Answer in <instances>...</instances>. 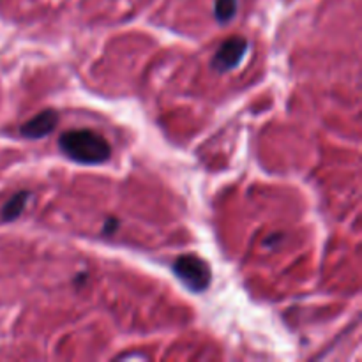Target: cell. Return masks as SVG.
<instances>
[{
    "mask_svg": "<svg viewBox=\"0 0 362 362\" xmlns=\"http://www.w3.org/2000/svg\"><path fill=\"white\" fill-rule=\"evenodd\" d=\"M64 154L81 165H101L112 158V147L99 133L92 129H71L59 138Z\"/></svg>",
    "mask_w": 362,
    "mask_h": 362,
    "instance_id": "1",
    "label": "cell"
},
{
    "mask_svg": "<svg viewBox=\"0 0 362 362\" xmlns=\"http://www.w3.org/2000/svg\"><path fill=\"white\" fill-rule=\"evenodd\" d=\"M173 272L189 290L200 293L211 285V267L197 255H182L173 264Z\"/></svg>",
    "mask_w": 362,
    "mask_h": 362,
    "instance_id": "2",
    "label": "cell"
},
{
    "mask_svg": "<svg viewBox=\"0 0 362 362\" xmlns=\"http://www.w3.org/2000/svg\"><path fill=\"white\" fill-rule=\"evenodd\" d=\"M247 41L244 37H230L219 46L216 52L214 59H212V67L218 73H228V71L235 69L240 62L244 60L247 53Z\"/></svg>",
    "mask_w": 362,
    "mask_h": 362,
    "instance_id": "3",
    "label": "cell"
},
{
    "mask_svg": "<svg viewBox=\"0 0 362 362\" xmlns=\"http://www.w3.org/2000/svg\"><path fill=\"white\" fill-rule=\"evenodd\" d=\"M57 122H59V113H57L55 110H45V112L37 113V115L32 117L28 122L23 124L21 134H23L25 138H30V140L45 138L46 134H49L55 129Z\"/></svg>",
    "mask_w": 362,
    "mask_h": 362,
    "instance_id": "4",
    "label": "cell"
},
{
    "mask_svg": "<svg viewBox=\"0 0 362 362\" xmlns=\"http://www.w3.org/2000/svg\"><path fill=\"white\" fill-rule=\"evenodd\" d=\"M28 198H30V193H28V191H20V193H16L14 197H11L9 202H7L2 209L4 221H13V219H16L18 216L23 212Z\"/></svg>",
    "mask_w": 362,
    "mask_h": 362,
    "instance_id": "5",
    "label": "cell"
},
{
    "mask_svg": "<svg viewBox=\"0 0 362 362\" xmlns=\"http://www.w3.org/2000/svg\"><path fill=\"white\" fill-rule=\"evenodd\" d=\"M237 14V0H216L214 16L219 23H228Z\"/></svg>",
    "mask_w": 362,
    "mask_h": 362,
    "instance_id": "6",
    "label": "cell"
},
{
    "mask_svg": "<svg viewBox=\"0 0 362 362\" xmlns=\"http://www.w3.org/2000/svg\"><path fill=\"white\" fill-rule=\"evenodd\" d=\"M117 226H119V223H117V219H108V221H106V225H105V232L113 233V232H115Z\"/></svg>",
    "mask_w": 362,
    "mask_h": 362,
    "instance_id": "7",
    "label": "cell"
}]
</instances>
